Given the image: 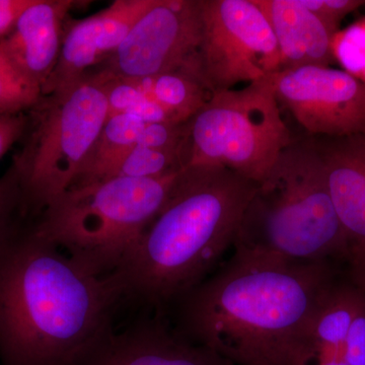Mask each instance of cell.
Here are the masks:
<instances>
[{
  "mask_svg": "<svg viewBox=\"0 0 365 365\" xmlns=\"http://www.w3.org/2000/svg\"><path fill=\"white\" fill-rule=\"evenodd\" d=\"M257 182L222 167L180 172L167 202L116 271L127 300L165 314L234 246Z\"/></svg>",
  "mask_w": 365,
  "mask_h": 365,
  "instance_id": "cell-3",
  "label": "cell"
},
{
  "mask_svg": "<svg viewBox=\"0 0 365 365\" xmlns=\"http://www.w3.org/2000/svg\"><path fill=\"white\" fill-rule=\"evenodd\" d=\"M76 365H232L204 346L185 339L165 314L115 326Z\"/></svg>",
  "mask_w": 365,
  "mask_h": 365,
  "instance_id": "cell-11",
  "label": "cell"
},
{
  "mask_svg": "<svg viewBox=\"0 0 365 365\" xmlns=\"http://www.w3.org/2000/svg\"><path fill=\"white\" fill-rule=\"evenodd\" d=\"M199 0H155L114 54L96 69L127 79L176 71H194L201 76Z\"/></svg>",
  "mask_w": 365,
  "mask_h": 365,
  "instance_id": "cell-9",
  "label": "cell"
},
{
  "mask_svg": "<svg viewBox=\"0 0 365 365\" xmlns=\"http://www.w3.org/2000/svg\"><path fill=\"white\" fill-rule=\"evenodd\" d=\"M281 110L314 137L365 133V83L331 66H304L269 76Z\"/></svg>",
  "mask_w": 365,
  "mask_h": 365,
  "instance_id": "cell-10",
  "label": "cell"
},
{
  "mask_svg": "<svg viewBox=\"0 0 365 365\" xmlns=\"http://www.w3.org/2000/svg\"><path fill=\"white\" fill-rule=\"evenodd\" d=\"M136 81L144 93L168 113L174 124L188 122L212 96L202 78L194 71L163 72Z\"/></svg>",
  "mask_w": 365,
  "mask_h": 365,
  "instance_id": "cell-17",
  "label": "cell"
},
{
  "mask_svg": "<svg viewBox=\"0 0 365 365\" xmlns=\"http://www.w3.org/2000/svg\"><path fill=\"white\" fill-rule=\"evenodd\" d=\"M153 2L116 0L88 18L68 19L58 62L43 86L42 95L61 90L103 66Z\"/></svg>",
  "mask_w": 365,
  "mask_h": 365,
  "instance_id": "cell-12",
  "label": "cell"
},
{
  "mask_svg": "<svg viewBox=\"0 0 365 365\" xmlns=\"http://www.w3.org/2000/svg\"><path fill=\"white\" fill-rule=\"evenodd\" d=\"M115 178L67 190L37 217L36 230L98 275L116 272L167 202L180 172Z\"/></svg>",
  "mask_w": 365,
  "mask_h": 365,
  "instance_id": "cell-5",
  "label": "cell"
},
{
  "mask_svg": "<svg viewBox=\"0 0 365 365\" xmlns=\"http://www.w3.org/2000/svg\"><path fill=\"white\" fill-rule=\"evenodd\" d=\"M26 126V112L14 115L0 114V158L14 143L21 140Z\"/></svg>",
  "mask_w": 365,
  "mask_h": 365,
  "instance_id": "cell-25",
  "label": "cell"
},
{
  "mask_svg": "<svg viewBox=\"0 0 365 365\" xmlns=\"http://www.w3.org/2000/svg\"><path fill=\"white\" fill-rule=\"evenodd\" d=\"M336 284L330 263L235 252L170 307L172 325L232 365H309L317 359L314 319Z\"/></svg>",
  "mask_w": 365,
  "mask_h": 365,
  "instance_id": "cell-1",
  "label": "cell"
},
{
  "mask_svg": "<svg viewBox=\"0 0 365 365\" xmlns=\"http://www.w3.org/2000/svg\"><path fill=\"white\" fill-rule=\"evenodd\" d=\"M332 49L334 59L339 61L344 71L365 83V19L338 31Z\"/></svg>",
  "mask_w": 365,
  "mask_h": 365,
  "instance_id": "cell-21",
  "label": "cell"
},
{
  "mask_svg": "<svg viewBox=\"0 0 365 365\" xmlns=\"http://www.w3.org/2000/svg\"><path fill=\"white\" fill-rule=\"evenodd\" d=\"M199 1V67L211 93L258 83L279 71L277 41L254 0Z\"/></svg>",
  "mask_w": 365,
  "mask_h": 365,
  "instance_id": "cell-8",
  "label": "cell"
},
{
  "mask_svg": "<svg viewBox=\"0 0 365 365\" xmlns=\"http://www.w3.org/2000/svg\"><path fill=\"white\" fill-rule=\"evenodd\" d=\"M341 359L348 365H365V300L346 336Z\"/></svg>",
  "mask_w": 365,
  "mask_h": 365,
  "instance_id": "cell-24",
  "label": "cell"
},
{
  "mask_svg": "<svg viewBox=\"0 0 365 365\" xmlns=\"http://www.w3.org/2000/svg\"><path fill=\"white\" fill-rule=\"evenodd\" d=\"M42 96V91L26 81L0 52V114H21Z\"/></svg>",
  "mask_w": 365,
  "mask_h": 365,
  "instance_id": "cell-20",
  "label": "cell"
},
{
  "mask_svg": "<svg viewBox=\"0 0 365 365\" xmlns=\"http://www.w3.org/2000/svg\"><path fill=\"white\" fill-rule=\"evenodd\" d=\"M232 247L239 253L290 263L347 260L349 240L313 137H294L257 184Z\"/></svg>",
  "mask_w": 365,
  "mask_h": 365,
  "instance_id": "cell-4",
  "label": "cell"
},
{
  "mask_svg": "<svg viewBox=\"0 0 365 365\" xmlns=\"http://www.w3.org/2000/svg\"><path fill=\"white\" fill-rule=\"evenodd\" d=\"M146 124L139 118L129 114L108 117L85 169L69 189L88 186L102 181L108 170L127 151L136 145Z\"/></svg>",
  "mask_w": 365,
  "mask_h": 365,
  "instance_id": "cell-18",
  "label": "cell"
},
{
  "mask_svg": "<svg viewBox=\"0 0 365 365\" xmlns=\"http://www.w3.org/2000/svg\"><path fill=\"white\" fill-rule=\"evenodd\" d=\"M318 365H348L342 359L327 360V361L318 362Z\"/></svg>",
  "mask_w": 365,
  "mask_h": 365,
  "instance_id": "cell-28",
  "label": "cell"
},
{
  "mask_svg": "<svg viewBox=\"0 0 365 365\" xmlns=\"http://www.w3.org/2000/svg\"><path fill=\"white\" fill-rule=\"evenodd\" d=\"M270 24L280 54L279 71L330 66L333 32L299 0H254Z\"/></svg>",
  "mask_w": 365,
  "mask_h": 365,
  "instance_id": "cell-15",
  "label": "cell"
},
{
  "mask_svg": "<svg viewBox=\"0 0 365 365\" xmlns=\"http://www.w3.org/2000/svg\"><path fill=\"white\" fill-rule=\"evenodd\" d=\"M300 4L316 14L333 32L339 31L340 21L348 14L364 6L361 0H299Z\"/></svg>",
  "mask_w": 365,
  "mask_h": 365,
  "instance_id": "cell-23",
  "label": "cell"
},
{
  "mask_svg": "<svg viewBox=\"0 0 365 365\" xmlns=\"http://www.w3.org/2000/svg\"><path fill=\"white\" fill-rule=\"evenodd\" d=\"M34 0H0V38L11 32L21 13Z\"/></svg>",
  "mask_w": 365,
  "mask_h": 365,
  "instance_id": "cell-26",
  "label": "cell"
},
{
  "mask_svg": "<svg viewBox=\"0 0 365 365\" xmlns=\"http://www.w3.org/2000/svg\"><path fill=\"white\" fill-rule=\"evenodd\" d=\"M347 261L351 284L365 294V246L350 249Z\"/></svg>",
  "mask_w": 365,
  "mask_h": 365,
  "instance_id": "cell-27",
  "label": "cell"
},
{
  "mask_svg": "<svg viewBox=\"0 0 365 365\" xmlns=\"http://www.w3.org/2000/svg\"><path fill=\"white\" fill-rule=\"evenodd\" d=\"M21 209L20 180L11 165L0 177V241L24 217Z\"/></svg>",
  "mask_w": 365,
  "mask_h": 365,
  "instance_id": "cell-22",
  "label": "cell"
},
{
  "mask_svg": "<svg viewBox=\"0 0 365 365\" xmlns=\"http://www.w3.org/2000/svg\"><path fill=\"white\" fill-rule=\"evenodd\" d=\"M365 294L354 285L336 284L319 309L313 327L318 362L341 359L343 344Z\"/></svg>",
  "mask_w": 365,
  "mask_h": 365,
  "instance_id": "cell-16",
  "label": "cell"
},
{
  "mask_svg": "<svg viewBox=\"0 0 365 365\" xmlns=\"http://www.w3.org/2000/svg\"><path fill=\"white\" fill-rule=\"evenodd\" d=\"M26 115L25 132L11 165L20 180L23 215L35 218L85 169L109 117L104 76L93 71L42 95Z\"/></svg>",
  "mask_w": 365,
  "mask_h": 365,
  "instance_id": "cell-6",
  "label": "cell"
},
{
  "mask_svg": "<svg viewBox=\"0 0 365 365\" xmlns=\"http://www.w3.org/2000/svg\"><path fill=\"white\" fill-rule=\"evenodd\" d=\"M124 300L116 273L91 272L21 217L0 241V365H76Z\"/></svg>",
  "mask_w": 365,
  "mask_h": 365,
  "instance_id": "cell-2",
  "label": "cell"
},
{
  "mask_svg": "<svg viewBox=\"0 0 365 365\" xmlns=\"http://www.w3.org/2000/svg\"><path fill=\"white\" fill-rule=\"evenodd\" d=\"M350 249L365 246V133L314 137Z\"/></svg>",
  "mask_w": 365,
  "mask_h": 365,
  "instance_id": "cell-14",
  "label": "cell"
},
{
  "mask_svg": "<svg viewBox=\"0 0 365 365\" xmlns=\"http://www.w3.org/2000/svg\"><path fill=\"white\" fill-rule=\"evenodd\" d=\"M182 169V153L157 150L136 144L108 170L102 181L115 178L150 179L165 176Z\"/></svg>",
  "mask_w": 365,
  "mask_h": 365,
  "instance_id": "cell-19",
  "label": "cell"
},
{
  "mask_svg": "<svg viewBox=\"0 0 365 365\" xmlns=\"http://www.w3.org/2000/svg\"><path fill=\"white\" fill-rule=\"evenodd\" d=\"M292 139L269 78L215 91L186 123L182 169L222 167L258 184Z\"/></svg>",
  "mask_w": 365,
  "mask_h": 365,
  "instance_id": "cell-7",
  "label": "cell"
},
{
  "mask_svg": "<svg viewBox=\"0 0 365 365\" xmlns=\"http://www.w3.org/2000/svg\"><path fill=\"white\" fill-rule=\"evenodd\" d=\"M72 0H34L11 32L0 38V52L42 91L61 52Z\"/></svg>",
  "mask_w": 365,
  "mask_h": 365,
  "instance_id": "cell-13",
  "label": "cell"
}]
</instances>
